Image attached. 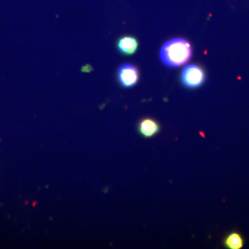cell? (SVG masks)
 <instances>
[{"mask_svg": "<svg viewBox=\"0 0 249 249\" xmlns=\"http://www.w3.org/2000/svg\"><path fill=\"white\" fill-rule=\"evenodd\" d=\"M191 44L182 38H175L168 41L160 50V58L166 66H182L191 58Z\"/></svg>", "mask_w": 249, "mask_h": 249, "instance_id": "6da1fadb", "label": "cell"}, {"mask_svg": "<svg viewBox=\"0 0 249 249\" xmlns=\"http://www.w3.org/2000/svg\"><path fill=\"white\" fill-rule=\"evenodd\" d=\"M205 77L204 70L200 67L190 65L182 70L181 80L186 88L194 89L199 88L204 83Z\"/></svg>", "mask_w": 249, "mask_h": 249, "instance_id": "7a4b0ae2", "label": "cell"}, {"mask_svg": "<svg viewBox=\"0 0 249 249\" xmlns=\"http://www.w3.org/2000/svg\"><path fill=\"white\" fill-rule=\"evenodd\" d=\"M117 79L119 84L124 88H132L139 81L138 69L132 64H123L118 69Z\"/></svg>", "mask_w": 249, "mask_h": 249, "instance_id": "3957f363", "label": "cell"}, {"mask_svg": "<svg viewBox=\"0 0 249 249\" xmlns=\"http://www.w3.org/2000/svg\"><path fill=\"white\" fill-rule=\"evenodd\" d=\"M118 51L122 55L130 56L137 52L139 48V42L132 36H121L116 42Z\"/></svg>", "mask_w": 249, "mask_h": 249, "instance_id": "277c9868", "label": "cell"}, {"mask_svg": "<svg viewBox=\"0 0 249 249\" xmlns=\"http://www.w3.org/2000/svg\"><path fill=\"white\" fill-rule=\"evenodd\" d=\"M139 133L145 138L154 137L160 132V126L158 123L150 118L142 119L138 126Z\"/></svg>", "mask_w": 249, "mask_h": 249, "instance_id": "5b68a950", "label": "cell"}, {"mask_svg": "<svg viewBox=\"0 0 249 249\" xmlns=\"http://www.w3.org/2000/svg\"><path fill=\"white\" fill-rule=\"evenodd\" d=\"M224 245L229 249H241L245 245V240L239 232H232L224 239Z\"/></svg>", "mask_w": 249, "mask_h": 249, "instance_id": "8992f818", "label": "cell"}]
</instances>
